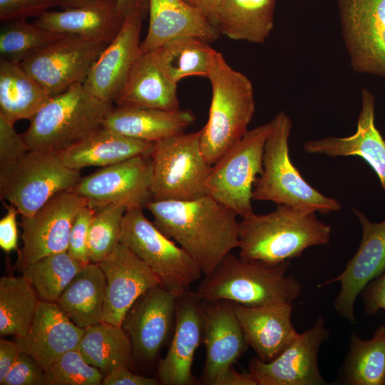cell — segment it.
<instances>
[{
	"mask_svg": "<svg viewBox=\"0 0 385 385\" xmlns=\"http://www.w3.org/2000/svg\"><path fill=\"white\" fill-rule=\"evenodd\" d=\"M21 351L18 342L0 339V382L12 367Z\"/></svg>",
	"mask_w": 385,
	"mask_h": 385,
	"instance_id": "c3c4849f",
	"label": "cell"
},
{
	"mask_svg": "<svg viewBox=\"0 0 385 385\" xmlns=\"http://www.w3.org/2000/svg\"><path fill=\"white\" fill-rule=\"evenodd\" d=\"M362 228V237L354 255L342 272L318 285L340 283V290L334 301L337 314L351 324L356 322L354 304L365 287L385 271V220L372 222L359 210L352 209Z\"/></svg>",
	"mask_w": 385,
	"mask_h": 385,
	"instance_id": "2e32d148",
	"label": "cell"
},
{
	"mask_svg": "<svg viewBox=\"0 0 385 385\" xmlns=\"http://www.w3.org/2000/svg\"><path fill=\"white\" fill-rule=\"evenodd\" d=\"M202 299L190 289L177 297L175 326L165 356L160 360L158 378L163 385L199 384L192 374L195 351L202 343Z\"/></svg>",
	"mask_w": 385,
	"mask_h": 385,
	"instance_id": "ffe728a7",
	"label": "cell"
},
{
	"mask_svg": "<svg viewBox=\"0 0 385 385\" xmlns=\"http://www.w3.org/2000/svg\"><path fill=\"white\" fill-rule=\"evenodd\" d=\"M202 344L206 356L199 384L219 385L226 373L245 353L248 345L236 316L234 302L202 299Z\"/></svg>",
	"mask_w": 385,
	"mask_h": 385,
	"instance_id": "e0dca14e",
	"label": "cell"
},
{
	"mask_svg": "<svg viewBox=\"0 0 385 385\" xmlns=\"http://www.w3.org/2000/svg\"><path fill=\"white\" fill-rule=\"evenodd\" d=\"M152 176L150 156L140 155L81 177L72 191L96 209L111 204L144 209L153 200Z\"/></svg>",
	"mask_w": 385,
	"mask_h": 385,
	"instance_id": "7c38bea8",
	"label": "cell"
},
{
	"mask_svg": "<svg viewBox=\"0 0 385 385\" xmlns=\"http://www.w3.org/2000/svg\"><path fill=\"white\" fill-rule=\"evenodd\" d=\"M80 178V170L65 165L58 153L29 150L0 165V197L29 217L57 193L72 190Z\"/></svg>",
	"mask_w": 385,
	"mask_h": 385,
	"instance_id": "52a82bcc",
	"label": "cell"
},
{
	"mask_svg": "<svg viewBox=\"0 0 385 385\" xmlns=\"http://www.w3.org/2000/svg\"><path fill=\"white\" fill-rule=\"evenodd\" d=\"M103 385H158L159 381L155 378L145 377L133 373L129 366L119 364L106 375L102 381Z\"/></svg>",
	"mask_w": 385,
	"mask_h": 385,
	"instance_id": "7dc6e473",
	"label": "cell"
},
{
	"mask_svg": "<svg viewBox=\"0 0 385 385\" xmlns=\"http://www.w3.org/2000/svg\"><path fill=\"white\" fill-rule=\"evenodd\" d=\"M200 10L213 25L215 13L222 0H184Z\"/></svg>",
	"mask_w": 385,
	"mask_h": 385,
	"instance_id": "816d5d0a",
	"label": "cell"
},
{
	"mask_svg": "<svg viewBox=\"0 0 385 385\" xmlns=\"http://www.w3.org/2000/svg\"><path fill=\"white\" fill-rule=\"evenodd\" d=\"M331 234V225L318 220L316 212L277 205L271 212H253L239 222V256L270 263L290 261L309 247L327 245Z\"/></svg>",
	"mask_w": 385,
	"mask_h": 385,
	"instance_id": "7a4b0ae2",
	"label": "cell"
},
{
	"mask_svg": "<svg viewBox=\"0 0 385 385\" xmlns=\"http://www.w3.org/2000/svg\"><path fill=\"white\" fill-rule=\"evenodd\" d=\"M364 311L375 314L379 310H385V271L370 282L361 292Z\"/></svg>",
	"mask_w": 385,
	"mask_h": 385,
	"instance_id": "f6af8a7d",
	"label": "cell"
},
{
	"mask_svg": "<svg viewBox=\"0 0 385 385\" xmlns=\"http://www.w3.org/2000/svg\"><path fill=\"white\" fill-rule=\"evenodd\" d=\"M124 17L139 13L143 19L148 14L149 0H113Z\"/></svg>",
	"mask_w": 385,
	"mask_h": 385,
	"instance_id": "681fc988",
	"label": "cell"
},
{
	"mask_svg": "<svg viewBox=\"0 0 385 385\" xmlns=\"http://www.w3.org/2000/svg\"><path fill=\"white\" fill-rule=\"evenodd\" d=\"M96 208L86 205L77 214L68 239V252L83 265L91 262L88 248V237L91 220Z\"/></svg>",
	"mask_w": 385,
	"mask_h": 385,
	"instance_id": "60d3db41",
	"label": "cell"
},
{
	"mask_svg": "<svg viewBox=\"0 0 385 385\" xmlns=\"http://www.w3.org/2000/svg\"><path fill=\"white\" fill-rule=\"evenodd\" d=\"M155 51L164 73L177 84L188 76L207 78L216 52L207 42L191 36L170 40Z\"/></svg>",
	"mask_w": 385,
	"mask_h": 385,
	"instance_id": "d590c367",
	"label": "cell"
},
{
	"mask_svg": "<svg viewBox=\"0 0 385 385\" xmlns=\"http://www.w3.org/2000/svg\"><path fill=\"white\" fill-rule=\"evenodd\" d=\"M270 121L249 130L214 165L206 183L207 195L242 218L253 213L252 192L263 170L265 144Z\"/></svg>",
	"mask_w": 385,
	"mask_h": 385,
	"instance_id": "30bf717a",
	"label": "cell"
},
{
	"mask_svg": "<svg viewBox=\"0 0 385 385\" xmlns=\"http://www.w3.org/2000/svg\"><path fill=\"white\" fill-rule=\"evenodd\" d=\"M99 0H63L59 6L62 10L73 9L92 4Z\"/></svg>",
	"mask_w": 385,
	"mask_h": 385,
	"instance_id": "f5cc1de1",
	"label": "cell"
},
{
	"mask_svg": "<svg viewBox=\"0 0 385 385\" xmlns=\"http://www.w3.org/2000/svg\"><path fill=\"white\" fill-rule=\"evenodd\" d=\"M143 19L139 13L125 17L118 34L93 63L83 84L98 98L114 103L140 53Z\"/></svg>",
	"mask_w": 385,
	"mask_h": 385,
	"instance_id": "44dd1931",
	"label": "cell"
},
{
	"mask_svg": "<svg viewBox=\"0 0 385 385\" xmlns=\"http://www.w3.org/2000/svg\"><path fill=\"white\" fill-rule=\"evenodd\" d=\"M245 339L262 361L277 358L299 336L292 322V305L248 307L235 303Z\"/></svg>",
	"mask_w": 385,
	"mask_h": 385,
	"instance_id": "cb8c5ba5",
	"label": "cell"
},
{
	"mask_svg": "<svg viewBox=\"0 0 385 385\" xmlns=\"http://www.w3.org/2000/svg\"><path fill=\"white\" fill-rule=\"evenodd\" d=\"M263 154V170L254 185L252 200L271 201L322 214L338 211L340 203L310 185L291 161L289 138L292 123L284 111L270 121Z\"/></svg>",
	"mask_w": 385,
	"mask_h": 385,
	"instance_id": "8992f818",
	"label": "cell"
},
{
	"mask_svg": "<svg viewBox=\"0 0 385 385\" xmlns=\"http://www.w3.org/2000/svg\"><path fill=\"white\" fill-rule=\"evenodd\" d=\"M177 297L161 285L143 294L127 312L122 327L128 334L133 356L143 361L156 359L172 339Z\"/></svg>",
	"mask_w": 385,
	"mask_h": 385,
	"instance_id": "ac0fdd59",
	"label": "cell"
},
{
	"mask_svg": "<svg viewBox=\"0 0 385 385\" xmlns=\"http://www.w3.org/2000/svg\"><path fill=\"white\" fill-rule=\"evenodd\" d=\"M154 225L210 274L238 247L237 214L210 195L190 200H152Z\"/></svg>",
	"mask_w": 385,
	"mask_h": 385,
	"instance_id": "6da1fadb",
	"label": "cell"
},
{
	"mask_svg": "<svg viewBox=\"0 0 385 385\" xmlns=\"http://www.w3.org/2000/svg\"><path fill=\"white\" fill-rule=\"evenodd\" d=\"M352 71L385 80V0H337Z\"/></svg>",
	"mask_w": 385,
	"mask_h": 385,
	"instance_id": "8fae6325",
	"label": "cell"
},
{
	"mask_svg": "<svg viewBox=\"0 0 385 385\" xmlns=\"http://www.w3.org/2000/svg\"><path fill=\"white\" fill-rule=\"evenodd\" d=\"M63 35L43 29L26 19L4 21L0 29V58L21 63L29 55Z\"/></svg>",
	"mask_w": 385,
	"mask_h": 385,
	"instance_id": "74e56055",
	"label": "cell"
},
{
	"mask_svg": "<svg viewBox=\"0 0 385 385\" xmlns=\"http://www.w3.org/2000/svg\"><path fill=\"white\" fill-rule=\"evenodd\" d=\"M195 120L190 110L117 106L105 118L103 127L129 138L156 143L185 133Z\"/></svg>",
	"mask_w": 385,
	"mask_h": 385,
	"instance_id": "83f0119b",
	"label": "cell"
},
{
	"mask_svg": "<svg viewBox=\"0 0 385 385\" xmlns=\"http://www.w3.org/2000/svg\"><path fill=\"white\" fill-rule=\"evenodd\" d=\"M361 94V108L354 133L346 137L309 140L303 148L309 154L361 157L376 173L385 191V140L375 125L376 99L366 88H362Z\"/></svg>",
	"mask_w": 385,
	"mask_h": 385,
	"instance_id": "7402d4cb",
	"label": "cell"
},
{
	"mask_svg": "<svg viewBox=\"0 0 385 385\" xmlns=\"http://www.w3.org/2000/svg\"><path fill=\"white\" fill-rule=\"evenodd\" d=\"M98 264L106 278L103 322L121 327L135 301L148 289L160 285V279L121 242Z\"/></svg>",
	"mask_w": 385,
	"mask_h": 385,
	"instance_id": "d6986e66",
	"label": "cell"
},
{
	"mask_svg": "<svg viewBox=\"0 0 385 385\" xmlns=\"http://www.w3.org/2000/svg\"><path fill=\"white\" fill-rule=\"evenodd\" d=\"M155 143L102 127L58 155L65 165L80 170L91 166L106 167L137 155H150Z\"/></svg>",
	"mask_w": 385,
	"mask_h": 385,
	"instance_id": "f1b7e54d",
	"label": "cell"
},
{
	"mask_svg": "<svg viewBox=\"0 0 385 385\" xmlns=\"http://www.w3.org/2000/svg\"><path fill=\"white\" fill-rule=\"evenodd\" d=\"M1 385H46L43 367L31 355L21 352Z\"/></svg>",
	"mask_w": 385,
	"mask_h": 385,
	"instance_id": "b9f144b4",
	"label": "cell"
},
{
	"mask_svg": "<svg viewBox=\"0 0 385 385\" xmlns=\"http://www.w3.org/2000/svg\"><path fill=\"white\" fill-rule=\"evenodd\" d=\"M106 278L98 263L83 265L56 302L71 320L85 329L103 322Z\"/></svg>",
	"mask_w": 385,
	"mask_h": 385,
	"instance_id": "4dcf8cb0",
	"label": "cell"
},
{
	"mask_svg": "<svg viewBox=\"0 0 385 385\" xmlns=\"http://www.w3.org/2000/svg\"><path fill=\"white\" fill-rule=\"evenodd\" d=\"M78 349L88 363L98 368L104 376L117 364L130 367L133 357L125 331L106 322L85 328Z\"/></svg>",
	"mask_w": 385,
	"mask_h": 385,
	"instance_id": "836d02e7",
	"label": "cell"
},
{
	"mask_svg": "<svg viewBox=\"0 0 385 385\" xmlns=\"http://www.w3.org/2000/svg\"><path fill=\"white\" fill-rule=\"evenodd\" d=\"M86 205V199L67 190L53 196L31 216H21L23 247L15 269L21 272L41 258L67 251L73 221Z\"/></svg>",
	"mask_w": 385,
	"mask_h": 385,
	"instance_id": "5bb4252c",
	"label": "cell"
},
{
	"mask_svg": "<svg viewBox=\"0 0 385 385\" xmlns=\"http://www.w3.org/2000/svg\"><path fill=\"white\" fill-rule=\"evenodd\" d=\"M290 261L270 263L227 253L196 292L204 300H228L248 307L292 304L302 285L287 274Z\"/></svg>",
	"mask_w": 385,
	"mask_h": 385,
	"instance_id": "3957f363",
	"label": "cell"
},
{
	"mask_svg": "<svg viewBox=\"0 0 385 385\" xmlns=\"http://www.w3.org/2000/svg\"><path fill=\"white\" fill-rule=\"evenodd\" d=\"M83 332L56 302L40 300L28 332L16 341L21 352L33 356L46 369L63 354L77 349Z\"/></svg>",
	"mask_w": 385,
	"mask_h": 385,
	"instance_id": "603a6c76",
	"label": "cell"
},
{
	"mask_svg": "<svg viewBox=\"0 0 385 385\" xmlns=\"http://www.w3.org/2000/svg\"><path fill=\"white\" fill-rule=\"evenodd\" d=\"M201 130L180 133L155 143L151 192L154 200H190L206 195L212 165L200 145Z\"/></svg>",
	"mask_w": 385,
	"mask_h": 385,
	"instance_id": "ba28073f",
	"label": "cell"
},
{
	"mask_svg": "<svg viewBox=\"0 0 385 385\" xmlns=\"http://www.w3.org/2000/svg\"><path fill=\"white\" fill-rule=\"evenodd\" d=\"M329 335L324 319L319 316L274 360L264 362L257 356L252 358L249 373L257 385L326 384L319 369L318 355Z\"/></svg>",
	"mask_w": 385,
	"mask_h": 385,
	"instance_id": "9a60e30c",
	"label": "cell"
},
{
	"mask_svg": "<svg viewBox=\"0 0 385 385\" xmlns=\"http://www.w3.org/2000/svg\"><path fill=\"white\" fill-rule=\"evenodd\" d=\"M63 0H0L1 22L38 17L49 9L60 6Z\"/></svg>",
	"mask_w": 385,
	"mask_h": 385,
	"instance_id": "7bdbcfd3",
	"label": "cell"
},
{
	"mask_svg": "<svg viewBox=\"0 0 385 385\" xmlns=\"http://www.w3.org/2000/svg\"><path fill=\"white\" fill-rule=\"evenodd\" d=\"M83 266L66 251L46 256L29 264L21 272L40 300L57 302Z\"/></svg>",
	"mask_w": 385,
	"mask_h": 385,
	"instance_id": "8d00e7d4",
	"label": "cell"
},
{
	"mask_svg": "<svg viewBox=\"0 0 385 385\" xmlns=\"http://www.w3.org/2000/svg\"><path fill=\"white\" fill-rule=\"evenodd\" d=\"M29 148L14 124L0 115V165L16 160Z\"/></svg>",
	"mask_w": 385,
	"mask_h": 385,
	"instance_id": "ee69618b",
	"label": "cell"
},
{
	"mask_svg": "<svg viewBox=\"0 0 385 385\" xmlns=\"http://www.w3.org/2000/svg\"><path fill=\"white\" fill-rule=\"evenodd\" d=\"M6 213L0 220V247L6 252L19 251L16 216L18 210L11 205H6Z\"/></svg>",
	"mask_w": 385,
	"mask_h": 385,
	"instance_id": "bcb514c9",
	"label": "cell"
},
{
	"mask_svg": "<svg viewBox=\"0 0 385 385\" xmlns=\"http://www.w3.org/2000/svg\"><path fill=\"white\" fill-rule=\"evenodd\" d=\"M113 103L91 93L83 83L53 96L22 133L29 150L59 153L103 127Z\"/></svg>",
	"mask_w": 385,
	"mask_h": 385,
	"instance_id": "5b68a950",
	"label": "cell"
},
{
	"mask_svg": "<svg viewBox=\"0 0 385 385\" xmlns=\"http://www.w3.org/2000/svg\"><path fill=\"white\" fill-rule=\"evenodd\" d=\"M124 20L113 0H99L81 8L48 11L36 17L34 23L53 33L79 36L108 44L118 34Z\"/></svg>",
	"mask_w": 385,
	"mask_h": 385,
	"instance_id": "4316f807",
	"label": "cell"
},
{
	"mask_svg": "<svg viewBox=\"0 0 385 385\" xmlns=\"http://www.w3.org/2000/svg\"><path fill=\"white\" fill-rule=\"evenodd\" d=\"M45 372L46 385H100L104 377L78 348L63 354Z\"/></svg>",
	"mask_w": 385,
	"mask_h": 385,
	"instance_id": "ab89813d",
	"label": "cell"
},
{
	"mask_svg": "<svg viewBox=\"0 0 385 385\" xmlns=\"http://www.w3.org/2000/svg\"><path fill=\"white\" fill-rule=\"evenodd\" d=\"M40 299L23 276L0 279V334L23 337L34 320Z\"/></svg>",
	"mask_w": 385,
	"mask_h": 385,
	"instance_id": "e575fe53",
	"label": "cell"
},
{
	"mask_svg": "<svg viewBox=\"0 0 385 385\" xmlns=\"http://www.w3.org/2000/svg\"><path fill=\"white\" fill-rule=\"evenodd\" d=\"M219 385H257L255 381L248 373L236 371L232 367L223 376Z\"/></svg>",
	"mask_w": 385,
	"mask_h": 385,
	"instance_id": "f907efd6",
	"label": "cell"
},
{
	"mask_svg": "<svg viewBox=\"0 0 385 385\" xmlns=\"http://www.w3.org/2000/svg\"><path fill=\"white\" fill-rule=\"evenodd\" d=\"M148 33L140 43V51L158 48L166 42L191 36L207 43L220 34L205 15L184 0H149Z\"/></svg>",
	"mask_w": 385,
	"mask_h": 385,
	"instance_id": "d4e9b609",
	"label": "cell"
},
{
	"mask_svg": "<svg viewBox=\"0 0 385 385\" xmlns=\"http://www.w3.org/2000/svg\"><path fill=\"white\" fill-rule=\"evenodd\" d=\"M207 78L212 98L207 121L200 130V145L212 165L249 130L255 101L250 78L233 69L220 52L212 57Z\"/></svg>",
	"mask_w": 385,
	"mask_h": 385,
	"instance_id": "277c9868",
	"label": "cell"
},
{
	"mask_svg": "<svg viewBox=\"0 0 385 385\" xmlns=\"http://www.w3.org/2000/svg\"><path fill=\"white\" fill-rule=\"evenodd\" d=\"M126 210L123 205L113 204L96 210L90 225L88 237L91 262H101L120 242L122 222Z\"/></svg>",
	"mask_w": 385,
	"mask_h": 385,
	"instance_id": "f35d334b",
	"label": "cell"
},
{
	"mask_svg": "<svg viewBox=\"0 0 385 385\" xmlns=\"http://www.w3.org/2000/svg\"><path fill=\"white\" fill-rule=\"evenodd\" d=\"M51 97L20 63L0 58V115L14 124L30 120Z\"/></svg>",
	"mask_w": 385,
	"mask_h": 385,
	"instance_id": "1f68e13d",
	"label": "cell"
},
{
	"mask_svg": "<svg viewBox=\"0 0 385 385\" xmlns=\"http://www.w3.org/2000/svg\"><path fill=\"white\" fill-rule=\"evenodd\" d=\"M108 43L74 35H63L36 51L20 64L51 96L84 83Z\"/></svg>",
	"mask_w": 385,
	"mask_h": 385,
	"instance_id": "4fadbf2b",
	"label": "cell"
},
{
	"mask_svg": "<svg viewBox=\"0 0 385 385\" xmlns=\"http://www.w3.org/2000/svg\"><path fill=\"white\" fill-rule=\"evenodd\" d=\"M141 208L126 210L120 242L143 260L160 279L161 286L178 297L190 290L202 272L177 243L164 235Z\"/></svg>",
	"mask_w": 385,
	"mask_h": 385,
	"instance_id": "9c48e42d",
	"label": "cell"
},
{
	"mask_svg": "<svg viewBox=\"0 0 385 385\" xmlns=\"http://www.w3.org/2000/svg\"><path fill=\"white\" fill-rule=\"evenodd\" d=\"M114 103L165 111L180 109L177 83L164 73L155 50L140 51Z\"/></svg>",
	"mask_w": 385,
	"mask_h": 385,
	"instance_id": "484cf974",
	"label": "cell"
},
{
	"mask_svg": "<svg viewBox=\"0 0 385 385\" xmlns=\"http://www.w3.org/2000/svg\"><path fill=\"white\" fill-rule=\"evenodd\" d=\"M278 1L222 0L213 25L231 39L264 43L274 29Z\"/></svg>",
	"mask_w": 385,
	"mask_h": 385,
	"instance_id": "f546056e",
	"label": "cell"
},
{
	"mask_svg": "<svg viewBox=\"0 0 385 385\" xmlns=\"http://www.w3.org/2000/svg\"><path fill=\"white\" fill-rule=\"evenodd\" d=\"M337 384L385 385V325L380 326L370 339L351 333Z\"/></svg>",
	"mask_w": 385,
	"mask_h": 385,
	"instance_id": "d6a6232c",
	"label": "cell"
}]
</instances>
